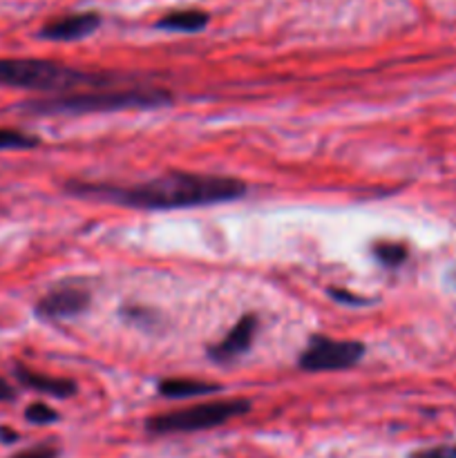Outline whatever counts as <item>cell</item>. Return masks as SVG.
<instances>
[{"label":"cell","instance_id":"19","mask_svg":"<svg viewBox=\"0 0 456 458\" xmlns=\"http://www.w3.org/2000/svg\"><path fill=\"white\" fill-rule=\"evenodd\" d=\"M16 398V389L7 383L4 378H0V403H9Z\"/></svg>","mask_w":456,"mask_h":458},{"label":"cell","instance_id":"11","mask_svg":"<svg viewBox=\"0 0 456 458\" xmlns=\"http://www.w3.org/2000/svg\"><path fill=\"white\" fill-rule=\"evenodd\" d=\"M219 392V385L201 383L192 378H168L159 383V394L165 398H190V396H206V394Z\"/></svg>","mask_w":456,"mask_h":458},{"label":"cell","instance_id":"7","mask_svg":"<svg viewBox=\"0 0 456 458\" xmlns=\"http://www.w3.org/2000/svg\"><path fill=\"white\" fill-rule=\"evenodd\" d=\"M103 18L97 12H79L67 13V16L54 18L47 25L40 27L38 36L45 40H58V43H67V40H80L85 36L94 34L101 27Z\"/></svg>","mask_w":456,"mask_h":458},{"label":"cell","instance_id":"8","mask_svg":"<svg viewBox=\"0 0 456 458\" xmlns=\"http://www.w3.org/2000/svg\"><path fill=\"white\" fill-rule=\"evenodd\" d=\"M258 316H253V313L241 316L240 320H237V325L228 331L226 338L208 349V356L217 362L235 360L237 356H241V353H246L250 349L255 334H258Z\"/></svg>","mask_w":456,"mask_h":458},{"label":"cell","instance_id":"13","mask_svg":"<svg viewBox=\"0 0 456 458\" xmlns=\"http://www.w3.org/2000/svg\"><path fill=\"white\" fill-rule=\"evenodd\" d=\"M38 146L34 134H25L21 130L0 128V150H30Z\"/></svg>","mask_w":456,"mask_h":458},{"label":"cell","instance_id":"10","mask_svg":"<svg viewBox=\"0 0 456 458\" xmlns=\"http://www.w3.org/2000/svg\"><path fill=\"white\" fill-rule=\"evenodd\" d=\"M210 22V16L201 9H177L168 12L156 21V27L165 31H183V34H197Z\"/></svg>","mask_w":456,"mask_h":458},{"label":"cell","instance_id":"2","mask_svg":"<svg viewBox=\"0 0 456 458\" xmlns=\"http://www.w3.org/2000/svg\"><path fill=\"white\" fill-rule=\"evenodd\" d=\"M173 103V94L161 88L97 89V92H72L49 98L27 101L22 110L31 114H92V112L152 110Z\"/></svg>","mask_w":456,"mask_h":458},{"label":"cell","instance_id":"9","mask_svg":"<svg viewBox=\"0 0 456 458\" xmlns=\"http://www.w3.org/2000/svg\"><path fill=\"white\" fill-rule=\"evenodd\" d=\"M16 378L22 387L34 389L38 394H47L54 398H70L76 394V385L67 378H54V376L38 374V371H31L27 367L16 365Z\"/></svg>","mask_w":456,"mask_h":458},{"label":"cell","instance_id":"1","mask_svg":"<svg viewBox=\"0 0 456 458\" xmlns=\"http://www.w3.org/2000/svg\"><path fill=\"white\" fill-rule=\"evenodd\" d=\"M65 191L67 195L80 197V199L110 201V204L139 210L199 208V206L235 201L246 195V186L240 179L201 173H168L143 183H132V186L67 182Z\"/></svg>","mask_w":456,"mask_h":458},{"label":"cell","instance_id":"21","mask_svg":"<svg viewBox=\"0 0 456 458\" xmlns=\"http://www.w3.org/2000/svg\"><path fill=\"white\" fill-rule=\"evenodd\" d=\"M452 280H454V284H456V271H454V276H452Z\"/></svg>","mask_w":456,"mask_h":458},{"label":"cell","instance_id":"14","mask_svg":"<svg viewBox=\"0 0 456 458\" xmlns=\"http://www.w3.org/2000/svg\"><path fill=\"white\" fill-rule=\"evenodd\" d=\"M25 419L34 425H49V423H56L58 414L52 410L49 405L45 403H34L25 410Z\"/></svg>","mask_w":456,"mask_h":458},{"label":"cell","instance_id":"17","mask_svg":"<svg viewBox=\"0 0 456 458\" xmlns=\"http://www.w3.org/2000/svg\"><path fill=\"white\" fill-rule=\"evenodd\" d=\"M329 295L335 300V302L347 304V307H365V304L369 302V300L360 298V295L349 293V291H344V289H329Z\"/></svg>","mask_w":456,"mask_h":458},{"label":"cell","instance_id":"20","mask_svg":"<svg viewBox=\"0 0 456 458\" xmlns=\"http://www.w3.org/2000/svg\"><path fill=\"white\" fill-rule=\"evenodd\" d=\"M18 434L9 428H0V443H16Z\"/></svg>","mask_w":456,"mask_h":458},{"label":"cell","instance_id":"16","mask_svg":"<svg viewBox=\"0 0 456 458\" xmlns=\"http://www.w3.org/2000/svg\"><path fill=\"white\" fill-rule=\"evenodd\" d=\"M410 458H456V445H438L414 452Z\"/></svg>","mask_w":456,"mask_h":458},{"label":"cell","instance_id":"12","mask_svg":"<svg viewBox=\"0 0 456 458\" xmlns=\"http://www.w3.org/2000/svg\"><path fill=\"white\" fill-rule=\"evenodd\" d=\"M407 255H410V250L401 242H378V244H374V258L383 267H401Z\"/></svg>","mask_w":456,"mask_h":458},{"label":"cell","instance_id":"18","mask_svg":"<svg viewBox=\"0 0 456 458\" xmlns=\"http://www.w3.org/2000/svg\"><path fill=\"white\" fill-rule=\"evenodd\" d=\"M13 458H58V452L54 450V447H34V450H27L22 452V454L13 456Z\"/></svg>","mask_w":456,"mask_h":458},{"label":"cell","instance_id":"15","mask_svg":"<svg viewBox=\"0 0 456 458\" xmlns=\"http://www.w3.org/2000/svg\"><path fill=\"white\" fill-rule=\"evenodd\" d=\"M121 313H123L125 320L134 322V325H139V327L155 325V322H156L155 313H152V311H146V309H141V307H125L123 311H121Z\"/></svg>","mask_w":456,"mask_h":458},{"label":"cell","instance_id":"6","mask_svg":"<svg viewBox=\"0 0 456 458\" xmlns=\"http://www.w3.org/2000/svg\"><path fill=\"white\" fill-rule=\"evenodd\" d=\"M92 293L80 282H61L36 304V316L43 320H70L88 311Z\"/></svg>","mask_w":456,"mask_h":458},{"label":"cell","instance_id":"3","mask_svg":"<svg viewBox=\"0 0 456 458\" xmlns=\"http://www.w3.org/2000/svg\"><path fill=\"white\" fill-rule=\"evenodd\" d=\"M106 74L80 72L40 58H0V88L36 89V92H67L79 85H106Z\"/></svg>","mask_w":456,"mask_h":458},{"label":"cell","instance_id":"4","mask_svg":"<svg viewBox=\"0 0 456 458\" xmlns=\"http://www.w3.org/2000/svg\"><path fill=\"white\" fill-rule=\"evenodd\" d=\"M250 411V403L235 398V401L201 403V405L186 407V410L168 411L148 419L146 429L150 434H182V432H201V429L219 428L226 420L237 419Z\"/></svg>","mask_w":456,"mask_h":458},{"label":"cell","instance_id":"5","mask_svg":"<svg viewBox=\"0 0 456 458\" xmlns=\"http://www.w3.org/2000/svg\"><path fill=\"white\" fill-rule=\"evenodd\" d=\"M365 356V344L358 340H334L326 335H311L298 367L304 371H342L351 369Z\"/></svg>","mask_w":456,"mask_h":458}]
</instances>
